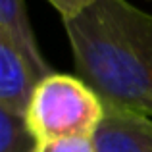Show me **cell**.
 I'll return each mask as SVG.
<instances>
[{"instance_id": "cell-1", "label": "cell", "mask_w": 152, "mask_h": 152, "mask_svg": "<svg viewBox=\"0 0 152 152\" xmlns=\"http://www.w3.org/2000/svg\"><path fill=\"white\" fill-rule=\"evenodd\" d=\"M77 77L104 106L152 118V15L127 0H96L64 19Z\"/></svg>"}, {"instance_id": "cell-2", "label": "cell", "mask_w": 152, "mask_h": 152, "mask_svg": "<svg viewBox=\"0 0 152 152\" xmlns=\"http://www.w3.org/2000/svg\"><path fill=\"white\" fill-rule=\"evenodd\" d=\"M102 118L100 96L81 77L56 71L39 81L25 115L37 142L93 139Z\"/></svg>"}, {"instance_id": "cell-3", "label": "cell", "mask_w": 152, "mask_h": 152, "mask_svg": "<svg viewBox=\"0 0 152 152\" xmlns=\"http://www.w3.org/2000/svg\"><path fill=\"white\" fill-rule=\"evenodd\" d=\"M93 145L96 152H152V118L104 106Z\"/></svg>"}, {"instance_id": "cell-4", "label": "cell", "mask_w": 152, "mask_h": 152, "mask_svg": "<svg viewBox=\"0 0 152 152\" xmlns=\"http://www.w3.org/2000/svg\"><path fill=\"white\" fill-rule=\"evenodd\" d=\"M39 81L19 50L0 37V110L25 118Z\"/></svg>"}, {"instance_id": "cell-5", "label": "cell", "mask_w": 152, "mask_h": 152, "mask_svg": "<svg viewBox=\"0 0 152 152\" xmlns=\"http://www.w3.org/2000/svg\"><path fill=\"white\" fill-rule=\"evenodd\" d=\"M0 37L19 50V54L29 62L41 79L54 73L39 50V42L27 15L25 0H0Z\"/></svg>"}, {"instance_id": "cell-6", "label": "cell", "mask_w": 152, "mask_h": 152, "mask_svg": "<svg viewBox=\"0 0 152 152\" xmlns=\"http://www.w3.org/2000/svg\"><path fill=\"white\" fill-rule=\"evenodd\" d=\"M37 145L25 118L0 110V152H35Z\"/></svg>"}, {"instance_id": "cell-7", "label": "cell", "mask_w": 152, "mask_h": 152, "mask_svg": "<svg viewBox=\"0 0 152 152\" xmlns=\"http://www.w3.org/2000/svg\"><path fill=\"white\" fill-rule=\"evenodd\" d=\"M35 152H96L93 139H60L50 142H39Z\"/></svg>"}, {"instance_id": "cell-8", "label": "cell", "mask_w": 152, "mask_h": 152, "mask_svg": "<svg viewBox=\"0 0 152 152\" xmlns=\"http://www.w3.org/2000/svg\"><path fill=\"white\" fill-rule=\"evenodd\" d=\"M46 2H50L54 6V10L62 15V21H64V19L77 18L81 12H85L96 0H46Z\"/></svg>"}]
</instances>
